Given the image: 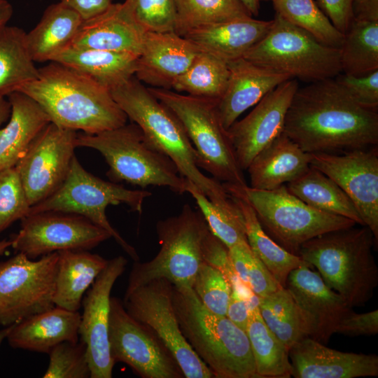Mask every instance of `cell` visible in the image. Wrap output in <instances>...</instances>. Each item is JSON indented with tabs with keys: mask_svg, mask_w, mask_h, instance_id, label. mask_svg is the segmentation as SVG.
<instances>
[{
	"mask_svg": "<svg viewBox=\"0 0 378 378\" xmlns=\"http://www.w3.org/2000/svg\"><path fill=\"white\" fill-rule=\"evenodd\" d=\"M284 132L308 153H342L378 146V110L357 103L334 78L298 88Z\"/></svg>",
	"mask_w": 378,
	"mask_h": 378,
	"instance_id": "6da1fadb",
	"label": "cell"
},
{
	"mask_svg": "<svg viewBox=\"0 0 378 378\" xmlns=\"http://www.w3.org/2000/svg\"><path fill=\"white\" fill-rule=\"evenodd\" d=\"M38 70V77L17 92L37 102L51 122L90 134L127 123V116L109 89L57 62Z\"/></svg>",
	"mask_w": 378,
	"mask_h": 378,
	"instance_id": "7a4b0ae2",
	"label": "cell"
},
{
	"mask_svg": "<svg viewBox=\"0 0 378 378\" xmlns=\"http://www.w3.org/2000/svg\"><path fill=\"white\" fill-rule=\"evenodd\" d=\"M377 242L366 225L323 233L300 246L298 255L318 274L350 307L367 303L378 284L372 253Z\"/></svg>",
	"mask_w": 378,
	"mask_h": 378,
	"instance_id": "3957f363",
	"label": "cell"
},
{
	"mask_svg": "<svg viewBox=\"0 0 378 378\" xmlns=\"http://www.w3.org/2000/svg\"><path fill=\"white\" fill-rule=\"evenodd\" d=\"M172 301L184 337L214 377L260 378L245 331L209 312L192 288L173 286Z\"/></svg>",
	"mask_w": 378,
	"mask_h": 378,
	"instance_id": "277c9868",
	"label": "cell"
},
{
	"mask_svg": "<svg viewBox=\"0 0 378 378\" xmlns=\"http://www.w3.org/2000/svg\"><path fill=\"white\" fill-rule=\"evenodd\" d=\"M114 100L145 135L167 155L181 176L192 181L211 202L223 204L230 195L219 181L204 175L181 122L135 76L111 90Z\"/></svg>",
	"mask_w": 378,
	"mask_h": 378,
	"instance_id": "5b68a950",
	"label": "cell"
},
{
	"mask_svg": "<svg viewBox=\"0 0 378 378\" xmlns=\"http://www.w3.org/2000/svg\"><path fill=\"white\" fill-rule=\"evenodd\" d=\"M76 146L99 151L108 165L107 176L113 181L143 188L164 186L179 195L186 192L187 179L133 122L97 134H78Z\"/></svg>",
	"mask_w": 378,
	"mask_h": 378,
	"instance_id": "8992f818",
	"label": "cell"
},
{
	"mask_svg": "<svg viewBox=\"0 0 378 378\" xmlns=\"http://www.w3.org/2000/svg\"><path fill=\"white\" fill-rule=\"evenodd\" d=\"M156 231L160 248L152 260L134 262L125 296L158 279H167L178 288H192L204 262L203 246L209 229L201 212L190 204H185L177 216L158 221Z\"/></svg>",
	"mask_w": 378,
	"mask_h": 378,
	"instance_id": "52a82bcc",
	"label": "cell"
},
{
	"mask_svg": "<svg viewBox=\"0 0 378 378\" xmlns=\"http://www.w3.org/2000/svg\"><path fill=\"white\" fill-rule=\"evenodd\" d=\"M222 184L230 195L246 200L266 233L297 255L304 242L323 233L356 225L347 218L310 206L290 193L286 185L262 190L248 185Z\"/></svg>",
	"mask_w": 378,
	"mask_h": 378,
	"instance_id": "ba28073f",
	"label": "cell"
},
{
	"mask_svg": "<svg viewBox=\"0 0 378 378\" xmlns=\"http://www.w3.org/2000/svg\"><path fill=\"white\" fill-rule=\"evenodd\" d=\"M149 91L181 122L197 155L200 168L215 179L239 186L247 185L227 130L220 123L216 99L150 87Z\"/></svg>",
	"mask_w": 378,
	"mask_h": 378,
	"instance_id": "9c48e42d",
	"label": "cell"
},
{
	"mask_svg": "<svg viewBox=\"0 0 378 378\" xmlns=\"http://www.w3.org/2000/svg\"><path fill=\"white\" fill-rule=\"evenodd\" d=\"M268 70L315 82L342 73L340 48L323 44L275 13L267 34L243 56Z\"/></svg>",
	"mask_w": 378,
	"mask_h": 378,
	"instance_id": "30bf717a",
	"label": "cell"
},
{
	"mask_svg": "<svg viewBox=\"0 0 378 378\" xmlns=\"http://www.w3.org/2000/svg\"><path fill=\"white\" fill-rule=\"evenodd\" d=\"M150 195L148 190H130L95 176L74 156L64 183L48 197L31 206L29 214L55 211L80 215L108 232L136 262L139 258L135 248L111 225L106 209L109 205L125 204L132 211L141 213L145 199Z\"/></svg>",
	"mask_w": 378,
	"mask_h": 378,
	"instance_id": "8fae6325",
	"label": "cell"
},
{
	"mask_svg": "<svg viewBox=\"0 0 378 378\" xmlns=\"http://www.w3.org/2000/svg\"><path fill=\"white\" fill-rule=\"evenodd\" d=\"M58 253L31 260L22 253L0 262V326H12L55 307Z\"/></svg>",
	"mask_w": 378,
	"mask_h": 378,
	"instance_id": "7c38bea8",
	"label": "cell"
},
{
	"mask_svg": "<svg viewBox=\"0 0 378 378\" xmlns=\"http://www.w3.org/2000/svg\"><path fill=\"white\" fill-rule=\"evenodd\" d=\"M173 285L168 280H152L124 296L123 305L136 320L149 329L169 349L185 378H213L209 368L184 337L172 301Z\"/></svg>",
	"mask_w": 378,
	"mask_h": 378,
	"instance_id": "4fadbf2b",
	"label": "cell"
},
{
	"mask_svg": "<svg viewBox=\"0 0 378 378\" xmlns=\"http://www.w3.org/2000/svg\"><path fill=\"white\" fill-rule=\"evenodd\" d=\"M108 341L114 363L127 365L142 378H183L169 349L147 326L133 318L123 302L111 297Z\"/></svg>",
	"mask_w": 378,
	"mask_h": 378,
	"instance_id": "5bb4252c",
	"label": "cell"
},
{
	"mask_svg": "<svg viewBox=\"0 0 378 378\" xmlns=\"http://www.w3.org/2000/svg\"><path fill=\"white\" fill-rule=\"evenodd\" d=\"M109 238L108 232L80 215L47 211L22 218L10 241L18 253L35 260L61 251H90Z\"/></svg>",
	"mask_w": 378,
	"mask_h": 378,
	"instance_id": "9a60e30c",
	"label": "cell"
},
{
	"mask_svg": "<svg viewBox=\"0 0 378 378\" xmlns=\"http://www.w3.org/2000/svg\"><path fill=\"white\" fill-rule=\"evenodd\" d=\"M76 131L49 122L15 166L31 206L55 192L65 181L74 158Z\"/></svg>",
	"mask_w": 378,
	"mask_h": 378,
	"instance_id": "2e32d148",
	"label": "cell"
},
{
	"mask_svg": "<svg viewBox=\"0 0 378 378\" xmlns=\"http://www.w3.org/2000/svg\"><path fill=\"white\" fill-rule=\"evenodd\" d=\"M311 154V153H310ZM310 166L333 180L354 204L378 241V147L342 153H312Z\"/></svg>",
	"mask_w": 378,
	"mask_h": 378,
	"instance_id": "e0dca14e",
	"label": "cell"
},
{
	"mask_svg": "<svg viewBox=\"0 0 378 378\" xmlns=\"http://www.w3.org/2000/svg\"><path fill=\"white\" fill-rule=\"evenodd\" d=\"M127 264V260L122 255L108 260L82 300L83 311L78 333L87 346L90 378L112 377L115 363L108 341L111 292Z\"/></svg>",
	"mask_w": 378,
	"mask_h": 378,
	"instance_id": "ac0fdd59",
	"label": "cell"
},
{
	"mask_svg": "<svg viewBox=\"0 0 378 378\" xmlns=\"http://www.w3.org/2000/svg\"><path fill=\"white\" fill-rule=\"evenodd\" d=\"M298 88L295 78L283 82L262 98L246 116L227 130L243 171L260 151L284 132L286 115Z\"/></svg>",
	"mask_w": 378,
	"mask_h": 378,
	"instance_id": "d6986e66",
	"label": "cell"
},
{
	"mask_svg": "<svg viewBox=\"0 0 378 378\" xmlns=\"http://www.w3.org/2000/svg\"><path fill=\"white\" fill-rule=\"evenodd\" d=\"M285 288L311 319L314 330L312 338L323 344L328 343L340 322L352 309L307 264L290 272Z\"/></svg>",
	"mask_w": 378,
	"mask_h": 378,
	"instance_id": "ffe728a7",
	"label": "cell"
},
{
	"mask_svg": "<svg viewBox=\"0 0 378 378\" xmlns=\"http://www.w3.org/2000/svg\"><path fill=\"white\" fill-rule=\"evenodd\" d=\"M295 378H356L378 375V356L343 352L327 347L309 337L289 351Z\"/></svg>",
	"mask_w": 378,
	"mask_h": 378,
	"instance_id": "44dd1931",
	"label": "cell"
},
{
	"mask_svg": "<svg viewBox=\"0 0 378 378\" xmlns=\"http://www.w3.org/2000/svg\"><path fill=\"white\" fill-rule=\"evenodd\" d=\"M199 51L175 31L146 32L134 76L153 88L171 90Z\"/></svg>",
	"mask_w": 378,
	"mask_h": 378,
	"instance_id": "7402d4cb",
	"label": "cell"
},
{
	"mask_svg": "<svg viewBox=\"0 0 378 378\" xmlns=\"http://www.w3.org/2000/svg\"><path fill=\"white\" fill-rule=\"evenodd\" d=\"M227 63L229 78L216 105L220 123L226 130L245 111L279 84L290 79L287 75L268 70L244 57Z\"/></svg>",
	"mask_w": 378,
	"mask_h": 378,
	"instance_id": "603a6c76",
	"label": "cell"
},
{
	"mask_svg": "<svg viewBox=\"0 0 378 378\" xmlns=\"http://www.w3.org/2000/svg\"><path fill=\"white\" fill-rule=\"evenodd\" d=\"M145 34L125 2L113 3L99 15L83 20L70 45L139 55Z\"/></svg>",
	"mask_w": 378,
	"mask_h": 378,
	"instance_id": "cb8c5ba5",
	"label": "cell"
},
{
	"mask_svg": "<svg viewBox=\"0 0 378 378\" xmlns=\"http://www.w3.org/2000/svg\"><path fill=\"white\" fill-rule=\"evenodd\" d=\"M80 318L78 311L55 306L10 326L6 339L13 349L48 354L59 343L79 341Z\"/></svg>",
	"mask_w": 378,
	"mask_h": 378,
	"instance_id": "d4e9b609",
	"label": "cell"
},
{
	"mask_svg": "<svg viewBox=\"0 0 378 378\" xmlns=\"http://www.w3.org/2000/svg\"><path fill=\"white\" fill-rule=\"evenodd\" d=\"M272 20L247 17L194 29L183 37L199 50L226 62L240 57L268 32Z\"/></svg>",
	"mask_w": 378,
	"mask_h": 378,
	"instance_id": "484cf974",
	"label": "cell"
},
{
	"mask_svg": "<svg viewBox=\"0 0 378 378\" xmlns=\"http://www.w3.org/2000/svg\"><path fill=\"white\" fill-rule=\"evenodd\" d=\"M312 155L302 150L284 132L260 151L247 168L250 187L275 189L295 180L309 167Z\"/></svg>",
	"mask_w": 378,
	"mask_h": 378,
	"instance_id": "4316f807",
	"label": "cell"
},
{
	"mask_svg": "<svg viewBox=\"0 0 378 378\" xmlns=\"http://www.w3.org/2000/svg\"><path fill=\"white\" fill-rule=\"evenodd\" d=\"M139 55L69 45L50 62L71 68L110 90L134 76Z\"/></svg>",
	"mask_w": 378,
	"mask_h": 378,
	"instance_id": "83f0119b",
	"label": "cell"
},
{
	"mask_svg": "<svg viewBox=\"0 0 378 378\" xmlns=\"http://www.w3.org/2000/svg\"><path fill=\"white\" fill-rule=\"evenodd\" d=\"M8 97L11 112L8 124L0 130V171L13 167L24 155L50 119L40 105L20 92Z\"/></svg>",
	"mask_w": 378,
	"mask_h": 378,
	"instance_id": "f1b7e54d",
	"label": "cell"
},
{
	"mask_svg": "<svg viewBox=\"0 0 378 378\" xmlns=\"http://www.w3.org/2000/svg\"><path fill=\"white\" fill-rule=\"evenodd\" d=\"M55 306L78 311L84 295L106 267L108 260L89 251H58Z\"/></svg>",
	"mask_w": 378,
	"mask_h": 378,
	"instance_id": "f546056e",
	"label": "cell"
},
{
	"mask_svg": "<svg viewBox=\"0 0 378 378\" xmlns=\"http://www.w3.org/2000/svg\"><path fill=\"white\" fill-rule=\"evenodd\" d=\"M83 21L75 10L60 1L49 6L38 23L27 33L33 60L50 61L71 43Z\"/></svg>",
	"mask_w": 378,
	"mask_h": 378,
	"instance_id": "4dcf8cb0",
	"label": "cell"
},
{
	"mask_svg": "<svg viewBox=\"0 0 378 378\" xmlns=\"http://www.w3.org/2000/svg\"><path fill=\"white\" fill-rule=\"evenodd\" d=\"M289 192L310 206L343 216L364 225L351 199L330 178L309 167L295 180L286 183Z\"/></svg>",
	"mask_w": 378,
	"mask_h": 378,
	"instance_id": "1f68e13d",
	"label": "cell"
},
{
	"mask_svg": "<svg viewBox=\"0 0 378 378\" xmlns=\"http://www.w3.org/2000/svg\"><path fill=\"white\" fill-rule=\"evenodd\" d=\"M258 309L267 326L289 351L300 340L313 337L314 330L311 319L286 288L258 298Z\"/></svg>",
	"mask_w": 378,
	"mask_h": 378,
	"instance_id": "d6a6232c",
	"label": "cell"
},
{
	"mask_svg": "<svg viewBox=\"0 0 378 378\" xmlns=\"http://www.w3.org/2000/svg\"><path fill=\"white\" fill-rule=\"evenodd\" d=\"M230 196L243 214L246 239L251 250L279 284L285 288L290 272L307 263L299 255L284 249L266 233L246 200L238 196Z\"/></svg>",
	"mask_w": 378,
	"mask_h": 378,
	"instance_id": "836d02e7",
	"label": "cell"
},
{
	"mask_svg": "<svg viewBox=\"0 0 378 378\" xmlns=\"http://www.w3.org/2000/svg\"><path fill=\"white\" fill-rule=\"evenodd\" d=\"M27 43V33L14 26L0 29V96L17 92L36 80L39 70L34 64Z\"/></svg>",
	"mask_w": 378,
	"mask_h": 378,
	"instance_id": "e575fe53",
	"label": "cell"
},
{
	"mask_svg": "<svg viewBox=\"0 0 378 378\" xmlns=\"http://www.w3.org/2000/svg\"><path fill=\"white\" fill-rule=\"evenodd\" d=\"M246 333L260 378L291 377L289 349L267 326L260 314L258 306L250 309Z\"/></svg>",
	"mask_w": 378,
	"mask_h": 378,
	"instance_id": "d590c367",
	"label": "cell"
},
{
	"mask_svg": "<svg viewBox=\"0 0 378 378\" xmlns=\"http://www.w3.org/2000/svg\"><path fill=\"white\" fill-rule=\"evenodd\" d=\"M229 74L226 62L200 50L188 69L174 80L171 89L218 100L225 90Z\"/></svg>",
	"mask_w": 378,
	"mask_h": 378,
	"instance_id": "8d00e7d4",
	"label": "cell"
},
{
	"mask_svg": "<svg viewBox=\"0 0 378 378\" xmlns=\"http://www.w3.org/2000/svg\"><path fill=\"white\" fill-rule=\"evenodd\" d=\"M340 51L343 74L362 76L378 70V22L352 20Z\"/></svg>",
	"mask_w": 378,
	"mask_h": 378,
	"instance_id": "74e56055",
	"label": "cell"
},
{
	"mask_svg": "<svg viewBox=\"0 0 378 378\" xmlns=\"http://www.w3.org/2000/svg\"><path fill=\"white\" fill-rule=\"evenodd\" d=\"M186 192L195 199L211 232L227 248L248 243L243 214L230 196L224 204L214 203L188 179Z\"/></svg>",
	"mask_w": 378,
	"mask_h": 378,
	"instance_id": "f35d334b",
	"label": "cell"
},
{
	"mask_svg": "<svg viewBox=\"0 0 378 378\" xmlns=\"http://www.w3.org/2000/svg\"><path fill=\"white\" fill-rule=\"evenodd\" d=\"M174 31L183 36L196 28L252 17L240 0H175Z\"/></svg>",
	"mask_w": 378,
	"mask_h": 378,
	"instance_id": "ab89813d",
	"label": "cell"
},
{
	"mask_svg": "<svg viewBox=\"0 0 378 378\" xmlns=\"http://www.w3.org/2000/svg\"><path fill=\"white\" fill-rule=\"evenodd\" d=\"M275 13L330 47L340 48L344 34L340 31L314 0H274Z\"/></svg>",
	"mask_w": 378,
	"mask_h": 378,
	"instance_id": "60d3db41",
	"label": "cell"
},
{
	"mask_svg": "<svg viewBox=\"0 0 378 378\" xmlns=\"http://www.w3.org/2000/svg\"><path fill=\"white\" fill-rule=\"evenodd\" d=\"M192 289L209 312L226 316L232 286L219 270L204 262L195 275Z\"/></svg>",
	"mask_w": 378,
	"mask_h": 378,
	"instance_id": "b9f144b4",
	"label": "cell"
},
{
	"mask_svg": "<svg viewBox=\"0 0 378 378\" xmlns=\"http://www.w3.org/2000/svg\"><path fill=\"white\" fill-rule=\"evenodd\" d=\"M49 364L43 378H89L87 346L82 341L63 342L48 353Z\"/></svg>",
	"mask_w": 378,
	"mask_h": 378,
	"instance_id": "7bdbcfd3",
	"label": "cell"
},
{
	"mask_svg": "<svg viewBox=\"0 0 378 378\" xmlns=\"http://www.w3.org/2000/svg\"><path fill=\"white\" fill-rule=\"evenodd\" d=\"M31 205L15 167L0 171V234L29 215Z\"/></svg>",
	"mask_w": 378,
	"mask_h": 378,
	"instance_id": "ee69618b",
	"label": "cell"
},
{
	"mask_svg": "<svg viewBox=\"0 0 378 378\" xmlns=\"http://www.w3.org/2000/svg\"><path fill=\"white\" fill-rule=\"evenodd\" d=\"M125 3L145 32L174 31L175 0H125Z\"/></svg>",
	"mask_w": 378,
	"mask_h": 378,
	"instance_id": "f6af8a7d",
	"label": "cell"
},
{
	"mask_svg": "<svg viewBox=\"0 0 378 378\" xmlns=\"http://www.w3.org/2000/svg\"><path fill=\"white\" fill-rule=\"evenodd\" d=\"M335 79L360 105L378 110V70L362 76L340 73Z\"/></svg>",
	"mask_w": 378,
	"mask_h": 378,
	"instance_id": "bcb514c9",
	"label": "cell"
},
{
	"mask_svg": "<svg viewBox=\"0 0 378 378\" xmlns=\"http://www.w3.org/2000/svg\"><path fill=\"white\" fill-rule=\"evenodd\" d=\"M247 268L249 288L258 298L265 297L282 287L251 250L248 255Z\"/></svg>",
	"mask_w": 378,
	"mask_h": 378,
	"instance_id": "7dc6e473",
	"label": "cell"
},
{
	"mask_svg": "<svg viewBox=\"0 0 378 378\" xmlns=\"http://www.w3.org/2000/svg\"><path fill=\"white\" fill-rule=\"evenodd\" d=\"M378 332V310L358 314L352 309L342 319L335 333L350 337L372 335Z\"/></svg>",
	"mask_w": 378,
	"mask_h": 378,
	"instance_id": "c3c4849f",
	"label": "cell"
},
{
	"mask_svg": "<svg viewBox=\"0 0 378 378\" xmlns=\"http://www.w3.org/2000/svg\"><path fill=\"white\" fill-rule=\"evenodd\" d=\"M318 6L342 33L348 29L352 20V0H317Z\"/></svg>",
	"mask_w": 378,
	"mask_h": 378,
	"instance_id": "681fc988",
	"label": "cell"
},
{
	"mask_svg": "<svg viewBox=\"0 0 378 378\" xmlns=\"http://www.w3.org/2000/svg\"><path fill=\"white\" fill-rule=\"evenodd\" d=\"M250 316L248 300L236 289L232 288L226 316L246 332Z\"/></svg>",
	"mask_w": 378,
	"mask_h": 378,
	"instance_id": "f907efd6",
	"label": "cell"
},
{
	"mask_svg": "<svg viewBox=\"0 0 378 378\" xmlns=\"http://www.w3.org/2000/svg\"><path fill=\"white\" fill-rule=\"evenodd\" d=\"M60 2L75 10L83 20H87L106 10L113 0H60Z\"/></svg>",
	"mask_w": 378,
	"mask_h": 378,
	"instance_id": "816d5d0a",
	"label": "cell"
},
{
	"mask_svg": "<svg viewBox=\"0 0 378 378\" xmlns=\"http://www.w3.org/2000/svg\"><path fill=\"white\" fill-rule=\"evenodd\" d=\"M352 20L378 22V0H352Z\"/></svg>",
	"mask_w": 378,
	"mask_h": 378,
	"instance_id": "f5cc1de1",
	"label": "cell"
},
{
	"mask_svg": "<svg viewBox=\"0 0 378 378\" xmlns=\"http://www.w3.org/2000/svg\"><path fill=\"white\" fill-rule=\"evenodd\" d=\"M13 13L11 4L6 0H0V29L7 25Z\"/></svg>",
	"mask_w": 378,
	"mask_h": 378,
	"instance_id": "db71d44e",
	"label": "cell"
},
{
	"mask_svg": "<svg viewBox=\"0 0 378 378\" xmlns=\"http://www.w3.org/2000/svg\"><path fill=\"white\" fill-rule=\"evenodd\" d=\"M11 106L5 97L0 96V126L10 117Z\"/></svg>",
	"mask_w": 378,
	"mask_h": 378,
	"instance_id": "11a10c76",
	"label": "cell"
},
{
	"mask_svg": "<svg viewBox=\"0 0 378 378\" xmlns=\"http://www.w3.org/2000/svg\"><path fill=\"white\" fill-rule=\"evenodd\" d=\"M251 15L257 16L260 10V0H240Z\"/></svg>",
	"mask_w": 378,
	"mask_h": 378,
	"instance_id": "9f6ffc18",
	"label": "cell"
},
{
	"mask_svg": "<svg viewBox=\"0 0 378 378\" xmlns=\"http://www.w3.org/2000/svg\"><path fill=\"white\" fill-rule=\"evenodd\" d=\"M9 246H11L10 239H4L2 241H0V255H3Z\"/></svg>",
	"mask_w": 378,
	"mask_h": 378,
	"instance_id": "6f0895ef",
	"label": "cell"
},
{
	"mask_svg": "<svg viewBox=\"0 0 378 378\" xmlns=\"http://www.w3.org/2000/svg\"><path fill=\"white\" fill-rule=\"evenodd\" d=\"M10 328V326L8 327H4L3 329L0 330V346L3 341L6 339Z\"/></svg>",
	"mask_w": 378,
	"mask_h": 378,
	"instance_id": "680465c9",
	"label": "cell"
},
{
	"mask_svg": "<svg viewBox=\"0 0 378 378\" xmlns=\"http://www.w3.org/2000/svg\"><path fill=\"white\" fill-rule=\"evenodd\" d=\"M260 1H273L274 0H260Z\"/></svg>",
	"mask_w": 378,
	"mask_h": 378,
	"instance_id": "91938a15",
	"label": "cell"
}]
</instances>
